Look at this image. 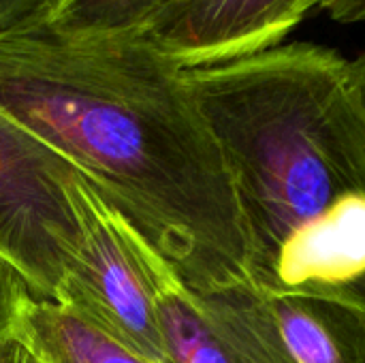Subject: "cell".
<instances>
[{"label":"cell","instance_id":"obj_6","mask_svg":"<svg viewBox=\"0 0 365 363\" xmlns=\"http://www.w3.org/2000/svg\"><path fill=\"white\" fill-rule=\"evenodd\" d=\"M317 9L319 0H163L139 30L195 68L282 45Z\"/></svg>","mask_w":365,"mask_h":363},{"label":"cell","instance_id":"obj_9","mask_svg":"<svg viewBox=\"0 0 365 363\" xmlns=\"http://www.w3.org/2000/svg\"><path fill=\"white\" fill-rule=\"evenodd\" d=\"M163 0H66L53 21L64 30H137Z\"/></svg>","mask_w":365,"mask_h":363},{"label":"cell","instance_id":"obj_4","mask_svg":"<svg viewBox=\"0 0 365 363\" xmlns=\"http://www.w3.org/2000/svg\"><path fill=\"white\" fill-rule=\"evenodd\" d=\"M73 173L66 160L0 116V257L36 300L56 302L79 242L68 197Z\"/></svg>","mask_w":365,"mask_h":363},{"label":"cell","instance_id":"obj_2","mask_svg":"<svg viewBox=\"0 0 365 363\" xmlns=\"http://www.w3.org/2000/svg\"><path fill=\"white\" fill-rule=\"evenodd\" d=\"M186 77L231 171L250 287L365 312V109L349 60L282 43Z\"/></svg>","mask_w":365,"mask_h":363},{"label":"cell","instance_id":"obj_5","mask_svg":"<svg viewBox=\"0 0 365 363\" xmlns=\"http://www.w3.org/2000/svg\"><path fill=\"white\" fill-rule=\"evenodd\" d=\"M122 227L154 295L167 363H295L259 291L237 287L197 295L141 237Z\"/></svg>","mask_w":365,"mask_h":363},{"label":"cell","instance_id":"obj_12","mask_svg":"<svg viewBox=\"0 0 365 363\" xmlns=\"http://www.w3.org/2000/svg\"><path fill=\"white\" fill-rule=\"evenodd\" d=\"M319 9L342 24L365 21V0H319Z\"/></svg>","mask_w":365,"mask_h":363},{"label":"cell","instance_id":"obj_3","mask_svg":"<svg viewBox=\"0 0 365 363\" xmlns=\"http://www.w3.org/2000/svg\"><path fill=\"white\" fill-rule=\"evenodd\" d=\"M68 197L79 242L66 261L56 304L145 359L167 363L154 295L120 218L79 173L68 180Z\"/></svg>","mask_w":365,"mask_h":363},{"label":"cell","instance_id":"obj_13","mask_svg":"<svg viewBox=\"0 0 365 363\" xmlns=\"http://www.w3.org/2000/svg\"><path fill=\"white\" fill-rule=\"evenodd\" d=\"M349 73H351V83L355 88V94L365 109V51L349 62Z\"/></svg>","mask_w":365,"mask_h":363},{"label":"cell","instance_id":"obj_8","mask_svg":"<svg viewBox=\"0 0 365 363\" xmlns=\"http://www.w3.org/2000/svg\"><path fill=\"white\" fill-rule=\"evenodd\" d=\"M15 340L36 363H156L56 302L30 297Z\"/></svg>","mask_w":365,"mask_h":363},{"label":"cell","instance_id":"obj_7","mask_svg":"<svg viewBox=\"0 0 365 363\" xmlns=\"http://www.w3.org/2000/svg\"><path fill=\"white\" fill-rule=\"evenodd\" d=\"M295 363H365V312L308 295H263Z\"/></svg>","mask_w":365,"mask_h":363},{"label":"cell","instance_id":"obj_1","mask_svg":"<svg viewBox=\"0 0 365 363\" xmlns=\"http://www.w3.org/2000/svg\"><path fill=\"white\" fill-rule=\"evenodd\" d=\"M0 116L66 160L188 291L250 287L220 141L186 68L143 30L0 36Z\"/></svg>","mask_w":365,"mask_h":363},{"label":"cell","instance_id":"obj_10","mask_svg":"<svg viewBox=\"0 0 365 363\" xmlns=\"http://www.w3.org/2000/svg\"><path fill=\"white\" fill-rule=\"evenodd\" d=\"M34 297L21 274L0 257V347L15 340V332L28 300Z\"/></svg>","mask_w":365,"mask_h":363},{"label":"cell","instance_id":"obj_11","mask_svg":"<svg viewBox=\"0 0 365 363\" xmlns=\"http://www.w3.org/2000/svg\"><path fill=\"white\" fill-rule=\"evenodd\" d=\"M66 0H0V36L53 24Z\"/></svg>","mask_w":365,"mask_h":363},{"label":"cell","instance_id":"obj_14","mask_svg":"<svg viewBox=\"0 0 365 363\" xmlns=\"http://www.w3.org/2000/svg\"><path fill=\"white\" fill-rule=\"evenodd\" d=\"M19 357V342L11 340L4 347H0V363H17Z\"/></svg>","mask_w":365,"mask_h":363},{"label":"cell","instance_id":"obj_15","mask_svg":"<svg viewBox=\"0 0 365 363\" xmlns=\"http://www.w3.org/2000/svg\"><path fill=\"white\" fill-rule=\"evenodd\" d=\"M17 363H36L30 355H28V351L19 344V357H17Z\"/></svg>","mask_w":365,"mask_h":363}]
</instances>
